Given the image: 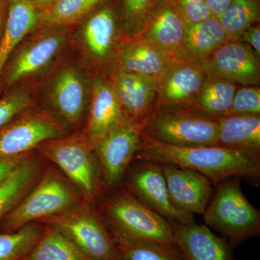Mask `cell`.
Masks as SVG:
<instances>
[{"label":"cell","instance_id":"obj_15","mask_svg":"<svg viewBox=\"0 0 260 260\" xmlns=\"http://www.w3.org/2000/svg\"><path fill=\"white\" fill-rule=\"evenodd\" d=\"M113 88L126 121L139 124L155 107L158 78L128 73L116 68L111 75Z\"/></svg>","mask_w":260,"mask_h":260},{"label":"cell","instance_id":"obj_34","mask_svg":"<svg viewBox=\"0 0 260 260\" xmlns=\"http://www.w3.org/2000/svg\"><path fill=\"white\" fill-rule=\"evenodd\" d=\"M260 114V88L257 86H245L238 88L232 107L226 115Z\"/></svg>","mask_w":260,"mask_h":260},{"label":"cell","instance_id":"obj_8","mask_svg":"<svg viewBox=\"0 0 260 260\" xmlns=\"http://www.w3.org/2000/svg\"><path fill=\"white\" fill-rule=\"evenodd\" d=\"M142 143L138 124L124 121L94 145L104 180L109 187L117 186Z\"/></svg>","mask_w":260,"mask_h":260},{"label":"cell","instance_id":"obj_1","mask_svg":"<svg viewBox=\"0 0 260 260\" xmlns=\"http://www.w3.org/2000/svg\"><path fill=\"white\" fill-rule=\"evenodd\" d=\"M134 160L172 164L191 169L217 184L228 178L237 177L259 184L260 156L218 145L179 147L145 139Z\"/></svg>","mask_w":260,"mask_h":260},{"label":"cell","instance_id":"obj_3","mask_svg":"<svg viewBox=\"0 0 260 260\" xmlns=\"http://www.w3.org/2000/svg\"><path fill=\"white\" fill-rule=\"evenodd\" d=\"M241 179L228 178L216 184L203 218L232 249L260 234V211L243 193Z\"/></svg>","mask_w":260,"mask_h":260},{"label":"cell","instance_id":"obj_9","mask_svg":"<svg viewBox=\"0 0 260 260\" xmlns=\"http://www.w3.org/2000/svg\"><path fill=\"white\" fill-rule=\"evenodd\" d=\"M138 160L139 164L128 179V191L172 225L195 223L194 215L179 211L173 205L160 164Z\"/></svg>","mask_w":260,"mask_h":260},{"label":"cell","instance_id":"obj_31","mask_svg":"<svg viewBox=\"0 0 260 260\" xmlns=\"http://www.w3.org/2000/svg\"><path fill=\"white\" fill-rule=\"evenodd\" d=\"M118 260H186L175 246L114 241Z\"/></svg>","mask_w":260,"mask_h":260},{"label":"cell","instance_id":"obj_27","mask_svg":"<svg viewBox=\"0 0 260 260\" xmlns=\"http://www.w3.org/2000/svg\"><path fill=\"white\" fill-rule=\"evenodd\" d=\"M20 260H91L56 229L48 226L28 254Z\"/></svg>","mask_w":260,"mask_h":260},{"label":"cell","instance_id":"obj_40","mask_svg":"<svg viewBox=\"0 0 260 260\" xmlns=\"http://www.w3.org/2000/svg\"><path fill=\"white\" fill-rule=\"evenodd\" d=\"M32 4L37 7L38 10L42 13L48 8L51 6V5L54 4L56 0H30Z\"/></svg>","mask_w":260,"mask_h":260},{"label":"cell","instance_id":"obj_36","mask_svg":"<svg viewBox=\"0 0 260 260\" xmlns=\"http://www.w3.org/2000/svg\"><path fill=\"white\" fill-rule=\"evenodd\" d=\"M245 44L258 56H260V26L259 23L254 24L246 29L239 39Z\"/></svg>","mask_w":260,"mask_h":260},{"label":"cell","instance_id":"obj_14","mask_svg":"<svg viewBox=\"0 0 260 260\" xmlns=\"http://www.w3.org/2000/svg\"><path fill=\"white\" fill-rule=\"evenodd\" d=\"M159 164L173 205L183 213L203 215L213 194L212 181L191 169L172 164Z\"/></svg>","mask_w":260,"mask_h":260},{"label":"cell","instance_id":"obj_23","mask_svg":"<svg viewBox=\"0 0 260 260\" xmlns=\"http://www.w3.org/2000/svg\"><path fill=\"white\" fill-rule=\"evenodd\" d=\"M217 145L260 155V116L237 114L216 118Z\"/></svg>","mask_w":260,"mask_h":260},{"label":"cell","instance_id":"obj_4","mask_svg":"<svg viewBox=\"0 0 260 260\" xmlns=\"http://www.w3.org/2000/svg\"><path fill=\"white\" fill-rule=\"evenodd\" d=\"M114 241L175 246V228L129 191L116 194L104 206Z\"/></svg>","mask_w":260,"mask_h":260},{"label":"cell","instance_id":"obj_6","mask_svg":"<svg viewBox=\"0 0 260 260\" xmlns=\"http://www.w3.org/2000/svg\"><path fill=\"white\" fill-rule=\"evenodd\" d=\"M75 203L69 187L54 174H47L27 198L15 205L2 220L5 232L18 231L30 222L67 211Z\"/></svg>","mask_w":260,"mask_h":260},{"label":"cell","instance_id":"obj_16","mask_svg":"<svg viewBox=\"0 0 260 260\" xmlns=\"http://www.w3.org/2000/svg\"><path fill=\"white\" fill-rule=\"evenodd\" d=\"M187 25L173 0H158L138 37L178 58L189 59L184 52Z\"/></svg>","mask_w":260,"mask_h":260},{"label":"cell","instance_id":"obj_10","mask_svg":"<svg viewBox=\"0 0 260 260\" xmlns=\"http://www.w3.org/2000/svg\"><path fill=\"white\" fill-rule=\"evenodd\" d=\"M54 28L25 44L10 58L2 76L0 85L5 88L37 74L47 68L62 50L68 41L64 29Z\"/></svg>","mask_w":260,"mask_h":260},{"label":"cell","instance_id":"obj_28","mask_svg":"<svg viewBox=\"0 0 260 260\" xmlns=\"http://www.w3.org/2000/svg\"><path fill=\"white\" fill-rule=\"evenodd\" d=\"M37 162L23 158L12 175L0 185V223L23 199L37 175Z\"/></svg>","mask_w":260,"mask_h":260},{"label":"cell","instance_id":"obj_13","mask_svg":"<svg viewBox=\"0 0 260 260\" xmlns=\"http://www.w3.org/2000/svg\"><path fill=\"white\" fill-rule=\"evenodd\" d=\"M200 61L179 59L158 79L154 109L164 107H189L207 79Z\"/></svg>","mask_w":260,"mask_h":260},{"label":"cell","instance_id":"obj_25","mask_svg":"<svg viewBox=\"0 0 260 260\" xmlns=\"http://www.w3.org/2000/svg\"><path fill=\"white\" fill-rule=\"evenodd\" d=\"M237 89V84L232 81L208 76L189 107L215 119L225 116L232 107Z\"/></svg>","mask_w":260,"mask_h":260},{"label":"cell","instance_id":"obj_26","mask_svg":"<svg viewBox=\"0 0 260 260\" xmlns=\"http://www.w3.org/2000/svg\"><path fill=\"white\" fill-rule=\"evenodd\" d=\"M113 0H56L41 13L39 25L62 28L88 17L102 5Z\"/></svg>","mask_w":260,"mask_h":260},{"label":"cell","instance_id":"obj_37","mask_svg":"<svg viewBox=\"0 0 260 260\" xmlns=\"http://www.w3.org/2000/svg\"><path fill=\"white\" fill-rule=\"evenodd\" d=\"M22 155L0 159V185L12 175L23 159Z\"/></svg>","mask_w":260,"mask_h":260},{"label":"cell","instance_id":"obj_38","mask_svg":"<svg viewBox=\"0 0 260 260\" xmlns=\"http://www.w3.org/2000/svg\"><path fill=\"white\" fill-rule=\"evenodd\" d=\"M232 1V0H205L212 15L218 18L225 11Z\"/></svg>","mask_w":260,"mask_h":260},{"label":"cell","instance_id":"obj_18","mask_svg":"<svg viewBox=\"0 0 260 260\" xmlns=\"http://www.w3.org/2000/svg\"><path fill=\"white\" fill-rule=\"evenodd\" d=\"M120 102L109 80L97 78L92 87L86 137L92 146L125 121Z\"/></svg>","mask_w":260,"mask_h":260},{"label":"cell","instance_id":"obj_33","mask_svg":"<svg viewBox=\"0 0 260 260\" xmlns=\"http://www.w3.org/2000/svg\"><path fill=\"white\" fill-rule=\"evenodd\" d=\"M32 104L30 94L23 89H15L0 99V129L22 114Z\"/></svg>","mask_w":260,"mask_h":260},{"label":"cell","instance_id":"obj_2","mask_svg":"<svg viewBox=\"0 0 260 260\" xmlns=\"http://www.w3.org/2000/svg\"><path fill=\"white\" fill-rule=\"evenodd\" d=\"M139 126L145 139L172 146H209L218 141L216 119L190 107L156 108Z\"/></svg>","mask_w":260,"mask_h":260},{"label":"cell","instance_id":"obj_22","mask_svg":"<svg viewBox=\"0 0 260 260\" xmlns=\"http://www.w3.org/2000/svg\"><path fill=\"white\" fill-rule=\"evenodd\" d=\"M40 17L41 12L30 0H8L0 37V82L10 58L24 38L39 25Z\"/></svg>","mask_w":260,"mask_h":260},{"label":"cell","instance_id":"obj_5","mask_svg":"<svg viewBox=\"0 0 260 260\" xmlns=\"http://www.w3.org/2000/svg\"><path fill=\"white\" fill-rule=\"evenodd\" d=\"M91 260H118L115 242L100 218L90 210L67 211L42 219Z\"/></svg>","mask_w":260,"mask_h":260},{"label":"cell","instance_id":"obj_17","mask_svg":"<svg viewBox=\"0 0 260 260\" xmlns=\"http://www.w3.org/2000/svg\"><path fill=\"white\" fill-rule=\"evenodd\" d=\"M117 51V68L128 73L159 78L178 59L144 38H127Z\"/></svg>","mask_w":260,"mask_h":260},{"label":"cell","instance_id":"obj_30","mask_svg":"<svg viewBox=\"0 0 260 260\" xmlns=\"http://www.w3.org/2000/svg\"><path fill=\"white\" fill-rule=\"evenodd\" d=\"M42 228L28 224L18 231L0 234V260H20L42 236Z\"/></svg>","mask_w":260,"mask_h":260},{"label":"cell","instance_id":"obj_20","mask_svg":"<svg viewBox=\"0 0 260 260\" xmlns=\"http://www.w3.org/2000/svg\"><path fill=\"white\" fill-rule=\"evenodd\" d=\"M113 1L90 13L82 29L85 47L97 60L107 59L110 55L121 25L119 6H116Z\"/></svg>","mask_w":260,"mask_h":260},{"label":"cell","instance_id":"obj_11","mask_svg":"<svg viewBox=\"0 0 260 260\" xmlns=\"http://www.w3.org/2000/svg\"><path fill=\"white\" fill-rule=\"evenodd\" d=\"M64 136V128L51 116L27 114L0 129V159L23 155L44 142Z\"/></svg>","mask_w":260,"mask_h":260},{"label":"cell","instance_id":"obj_39","mask_svg":"<svg viewBox=\"0 0 260 260\" xmlns=\"http://www.w3.org/2000/svg\"><path fill=\"white\" fill-rule=\"evenodd\" d=\"M8 0H0V37L4 27L5 18H6Z\"/></svg>","mask_w":260,"mask_h":260},{"label":"cell","instance_id":"obj_24","mask_svg":"<svg viewBox=\"0 0 260 260\" xmlns=\"http://www.w3.org/2000/svg\"><path fill=\"white\" fill-rule=\"evenodd\" d=\"M228 40L218 17L213 15L199 23L187 25L184 52L187 59L201 61Z\"/></svg>","mask_w":260,"mask_h":260},{"label":"cell","instance_id":"obj_12","mask_svg":"<svg viewBox=\"0 0 260 260\" xmlns=\"http://www.w3.org/2000/svg\"><path fill=\"white\" fill-rule=\"evenodd\" d=\"M207 75L257 86L260 80L259 56L239 40H228L204 60L200 61Z\"/></svg>","mask_w":260,"mask_h":260},{"label":"cell","instance_id":"obj_7","mask_svg":"<svg viewBox=\"0 0 260 260\" xmlns=\"http://www.w3.org/2000/svg\"><path fill=\"white\" fill-rule=\"evenodd\" d=\"M38 148L60 168L84 194L94 198L97 191V164L93 147L86 136H64L44 142Z\"/></svg>","mask_w":260,"mask_h":260},{"label":"cell","instance_id":"obj_29","mask_svg":"<svg viewBox=\"0 0 260 260\" xmlns=\"http://www.w3.org/2000/svg\"><path fill=\"white\" fill-rule=\"evenodd\" d=\"M219 20L229 40H239L243 32L260 20V0H232Z\"/></svg>","mask_w":260,"mask_h":260},{"label":"cell","instance_id":"obj_32","mask_svg":"<svg viewBox=\"0 0 260 260\" xmlns=\"http://www.w3.org/2000/svg\"><path fill=\"white\" fill-rule=\"evenodd\" d=\"M158 0H120L121 25L127 38L138 37Z\"/></svg>","mask_w":260,"mask_h":260},{"label":"cell","instance_id":"obj_21","mask_svg":"<svg viewBox=\"0 0 260 260\" xmlns=\"http://www.w3.org/2000/svg\"><path fill=\"white\" fill-rule=\"evenodd\" d=\"M53 107L70 124L79 122L87 102L86 83L78 68L68 66L56 74L50 89Z\"/></svg>","mask_w":260,"mask_h":260},{"label":"cell","instance_id":"obj_19","mask_svg":"<svg viewBox=\"0 0 260 260\" xmlns=\"http://www.w3.org/2000/svg\"><path fill=\"white\" fill-rule=\"evenodd\" d=\"M176 246L186 260H234L232 248L205 225H174Z\"/></svg>","mask_w":260,"mask_h":260},{"label":"cell","instance_id":"obj_35","mask_svg":"<svg viewBox=\"0 0 260 260\" xmlns=\"http://www.w3.org/2000/svg\"><path fill=\"white\" fill-rule=\"evenodd\" d=\"M188 25L199 23L213 16L205 0H173Z\"/></svg>","mask_w":260,"mask_h":260}]
</instances>
